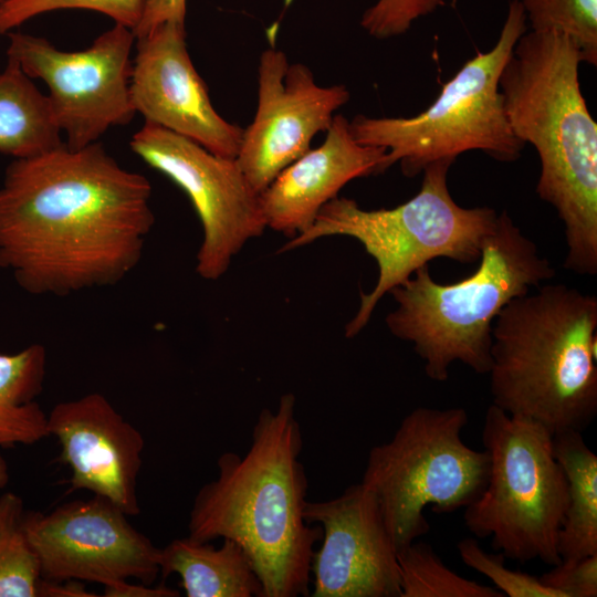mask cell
<instances>
[{
  "label": "cell",
  "mask_w": 597,
  "mask_h": 597,
  "mask_svg": "<svg viewBox=\"0 0 597 597\" xmlns=\"http://www.w3.org/2000/svg\"><path fill=\"white\" fill-rule=\"evenodd\" d=\"M46 350L32 344L14 354L0 353V447L33 444L49 436L41 394Z\"/></svg>",
  "instance_id": "21"
},
{
  "label": "cell",
  "mask_w": 597,
  "mask_h": 597,
  "mask_svg": "<svg viewBox=\"0 0 597 597\" xmlns=\"http://www.w3.org/2000/svg\"><path fill=\"white\" fill-rule=\"evenodd\" d=\"M23 527L45 580L105 588L128 579L151 585L160 573V548L100 496L67 502L46 514H25Z\"/></svg>",
  "instance_id": "12"
},
{
  "label": "cell",
  "mask_w": 597,
  "mask_h": 597,
  "mask_svg": "<svg viewBox=\"0 0 597 597\" xmlns=\"http://www.w3.org/2000/svg\"><path fill=\"white\" fill-rule=\"evenodd\" d=\"M104 596L107 597H178L179 591L166 586L150 587V585L130 584L128 580L117 585L105 587Z\"/></svg>",
  "instance_id": "30"
},
{
  "label": "cell",
  "mask_w": 597,
  "mask_h": 597,
  "mask_svg": "<svg viewBox=\"0 0 597 597\" xmlns=\"http://www.w3.org/2000/svg\"><path fill=\"white\" fill-rule=\"evenodd\" d=\"M258 84L256 113L243 128L235 159L252 188L261 193L311 148L317 133L329 128L334 112L350 94L343 84L320 86L306 65L289 63L285 53L275 48L261 54Z\"/></svg>",
  "instance_id": "13"
},
{
  "label": "cell",
  "mask_w": 597,
  "mask_h": 597,
  "mask_svg": "<svg viewBox=\"0 0 597 597\" xmlns=\"http://www.w3.org/2000/svg\"><path fill=\"white\" fill-rule=\"evenodd\" d=\"M302 447L295 396L285 394L275 410H261L243 457L227 451L218 458L217 478L199 489L189 513L193 541L228 538L241 546L263 597L311 593V564L323 532L304 516L308 482Z\"/></svg>",
  "instance_id": "2"
},
{
  "label": "cell",
  "mask_w": 597,
  "mask_h": 597,
  "mask_svg": "<svg viewBox=\"0 0 597 597\" xmlns=\"http://www.w3.org/2000/svg\"><path fill=\"white\" fill-rule=\"evenodd\" d=\"M304 516L323 532L311 596L400 597L397 549L370 490L358 483L332 500L307 501Z\"/></svg>",
  "instance_id": "14"
},
{
  "label": "cell",
  "mask_w": 597,
  "mask_h": 597,
  "mask_svg": "<svg viewBox=\"0 0 597 597\" xmlns=\"http://www.w3.org/2000/svg\"><path fill=\"white\" fill-rule=\"evenodd\" d=\"M443 4L444 0H377L363 13L360 25L377 39L399 35Z\"/></svg>",
  "instance_id": "27"
},
{
  "label": "cell",
  "mask_w": 597,
  "mask_h": 597,
  "mask_svg": "<svg viewBox=\"0 0 597 597\" xmlns=\"http://www.w3.org/2000/svg\"><path fill=\"white\" fill-rule=\"evenodd\" d=\"M187 0H142V13L135 36L146 35L158 25L169 22H184L186 19Z\"/></svg>",
  "instance_id": "29"
},
{
  "label": "cell",
  "mask_w": 597,
  "mask_h": 597,
  "mask_svg": "<svg viewBox=\"0 0 597 597\" xmlns=\"http://www.w3.org/2000/svg\"><path fill=\"white\" fill-rule=\"evenodd\" d=\"M482 442L490 473L481 495L464 509L465 526L476 538L521 563L562 561L558 535L568 505L566 475L553 451V434L541 423L491 405Z\"/></svg>",
  "instance_id": "8"
},
{
  "label": "cell",
  "mask_w": 597,
  "mask_h": 597,
  "mask_svg": "<svg viewBox=\"0 0 597 597\" xmlns=\"http://www.w3.org/2000/svg\"><path fill=\"white\" fill-rule=\"evenodd\" d=\"M164 577L176 574L187 597H263V586L245 552L232 540L220 547L189 536L159 552Z\"/></svg>",
  "instance_id": "18"
},
{
  "label": "cell",
  "mask_w": 597,
  "mask_h": 597,
  "mask_svg": "<svg viewBox=\"0 0 597 597\" xmlns=\"http://www.w3.org/2000/svg\"><path fill=\"white\" fill-rule=\"evenodd\" d=\"M95 11L133 31L142 13V0H10L0 8V34H8L27 21L56 10Z\"/></svg>",
  "instance_id": "25"
},
{
  "label": "cell",
  "mask_w": 597,
  "mask_h": 597,
  "mask_svg": "<svg viewBox=\"0 0 597 597\" xmlns=\"http://www.w3.org/2000/svg\"><path fill=\"white\" fill-rule=\"evenodd\" d=\"M48 432L61 446L73 489L107 500L127 516L139 514L137 481L145 441L104 395L56 404L48 413Z\"/></svg>",
  "instance_id": "16"
},
{
  "label": "cell",
  "mask_w": 597,
  "mask_h": 597,
  "mask_svg": "<svg viewBox=\"0 0 597 597\" xmlns=\"http://www.w3.org/2000/svg\"><path fill=\"white\" fill-rule=\"evenodd\" d=\"M130 97L145 122L185 136L211 153L235 158L243 128L221 117L186 44L184 22H165L136 38Z\"/></svg>",
  "instance_id": "15"
},
{
  "label": "cell",
  "mask_w": 597,
  "mask_h": 597,
  "mask_svg": "<svg viewBox=\"0 0 597 597\" xmlns=\"http://www.w3.org/2000/svg\"><path fill=\"white\" fill-rule=\"evenodd\" d=\"M493 405L553 436L583 431L597 413V298L545 284L512 298L492 326Z\"/></svg>",
  "instance_id": "4"
},
{
  "label": "cell",
  "mask_w": 597,
  "mask_h": 597,
  "mask_svg": "<svg viewBox=\"0 0 597 597\" xmlns=\"http://www.w3.org/2000/svg\"><path fill=\"white\" fill-rule=\"evenodd\" d=\"M578 46L554 32H525L499 82L514 135L537 151L538 197L564 224V268L597 273V124L582 94Z\"/></svg>",
  "instance_id": "3"
},
{
  "label": "cell",
  "mask_w": 597,
  "mask_h": 597,
  "mask_svg": "<svg viewBox=\"0 0 597 597\" xmlns=\"http://www.w3.org/2000/svg\"><path fill=\"white\" fill-rule=\"evenodd\" d=\"M151 186L98 142L13 159L0 184V268L32 295L118 284L154 223Z\"/></svg>",
  "instance_id": "1"
},
{
  "label": "cell",
  "mask_w": 597,
  "mask_h": 597,
  "mask_svg": "<svg viewBox=\"0 0 597 597\" xmlns=\"http://www.w3.org/2000/svg\"><path fill=\"white\" fill-rule=\"evenodd\" d=\"M563 597L597 596V555L580 559H562L538 577Z\"/></svg>",
  "instance_id": "28"
},
{
  "label": "cell",
  "mask_w": 597,
  "mask_h": 597,
  "mask_svg": "<svg viewBox=\"0 0 597 597\" xmlns=\"http://www.w3.org/2000/svg\"><path fill=\"white\" fill-rule=\"evenodd\" d=\"M130 149L189 197L203 238L197 253V273L216 281L235 254L266 228L258 193L235 158L216 155L198 143L145 122Z\"/></svg>",
  "instance_id": "11"
},
{
  "label": "cell",
  "mask_w": 597,
  "mask_h": 597,
  "mask_svg": "<svg viewBox=\"0 0 597 597\" xmlns=\"http://www.w3.org/2000/svg\"><path fill=\"white\" fill-rule=\"evenodd\" d=\"M468 420L461 407H418L370 449L360 483L374 493L397 551L428 533L426 507L452 513L485 489L490 457L464 443Z\"/></svg>",
  "instance_id": "9"
},
{
  "label": "cell",
  "mask_w": 597,
  "mask_h": 597,
  "mask_svg": "<svg viewBox=\"0 0 597 597\" xmlns=\"http://www.w3.org/2000/svg\"><path fill=\"white\" fill-rule=\"evenodd\" d=\"M96 594L88 591L78 580H40L39 597H93Z\"/></svg>",
  "instance_id": "31"
},
{
  "label": "cell",
  "mask_w": 597,
  "mask_h": 597,
  "mask_svg": "<svg viewBox=\"0 0 597 597\" xmlns=\"http://www.w3.org/2000/svg\"><path fill=\"white\" fill-rule=\"evenodd\" d=\"M555 274L534 241L503 210L470 276L441 284L428 265L421 266L389 292L397 307L386 324L394 336L413 345L431 380L446 381L454 362L489 374L495 317L512 298Z\"/></svg>",
  "instance_id": "5"
},
{
  "label": "cell",
  "mask_w": 597,
  "mask_h": 597,
  "mask_svg": "<svg viewBox=\"0 0 597 597\" xmlns=\"http://www.w3.org/2000/svg\"><path fill=\"white\" fill-rule=\"evenodd\" d=\"M400 597H503L491 586L451 570L432 546L413 541L397 551Z\"/></svg>",
  "instance_id": "22"
},
{
  "label": "cell",
  "mask_w": 597,
  "mask_h": 597,
  "mask_svg": "<svg viewBox=\"0 0 597 597\" xmlns=\"http://www.w3.org/2000/svg\"><path fill=\"white\" fill-rule=\"evenodd\" d=\"M10 0H0V8L6 4L7 2H9Z\"/></svg>",
  "instance_id": "33"
},
{
  "label": "cell",
  "mask_w": 597,
  "mask_h": 597,
  "mask_svg": "<svg viewBox=\"0 0 597 597\" xmlns=\"http://www.w3.org/2000/svg\"><path fill=\"white\" fill-rule=\"evenodd\" d=\"M457 548L462 562L488 577L504 596L563 597L559 591L544 585L538 577L509 569L505 566V556L501 552L484 551L478 538L465 537L459 541Z\"/></svg>",
  "instance_id": "26"
},
{
  "label": "cell",
  "mask_w": 597,
  "mask_h": 597,
  "mask_svg": "<svg viewBox=\"0 0 597 597\" xmlns=\"http://www.w3.org/2000/svg\"><path fill=\"white\" fill-rule=\"evenodd\" d=\"M24 516L18 495L0 496V597H39L40 568L24 532Z\"/></svg>",
  "instance_id": "23"
},
{
  "label": "cell",
  "mask_w": 597,
  "mask_h": 597,
  "mask_svg": "<svg viewBox=\"0 0 597 597\" xmlns=\"http://www.w3.org/2000/svg\"><path fill=\"white\" fill-rule=\"evenodd\" d=\"M9 481V469L4 458L0 454V490H2Z\"/></svg>",
  "instance_id": "32"
},
{
  "label": "cell",
  "mask_w": 597,
  "mask_h": 597,
  "mask_svg": "<svg viewBox=\"0 0 597 597\" xmlns=\"http://www.w3.org/2000/svg\"><path fill=\"white\" fill-rule=\"evenodd\" d=\"M386 149L359 144L349 121L335 115L321 146L284 168L260 193L266 228L293 238L350 180L384 172Z\"/></svg>",
  "instance_id": "17"
},
{
  "label": "cell",
  "mask_w": 597,
  "mask_h": 597,
  "mask_svg": "<svg viewBox=\"0 0 597 597\" xmlns=\"http://www.w3.org/2000/svg\"><path fill=\"white\" fill-rule=\"evenodd\" d=\"M7 60L29 77L42 80L66 146L83 148L111 128L132 122L134 31L114 25L81 51H62L49 40L19 31L8 34Z\"/></svg>",
  "instance_id": "10"
},
{
  "label": "cell",
  "mask_w": 597,
  "mask_h": 597,
  "mask_svg": "<svg viewBox=\"0 0 597 597\" xmlns=\"http://www.w3.org/2000/svg\"><path fill=\"white\" fill-rule=\"evenodd\" d=\"M526 29L520 1L511 0L495 45L465 62L428 108L413 117L357 115L349 121L354 138L385 148L384 171L399 163L407 177L436 161L453 163L469 150H481L499 161L516 160L525 144L510 126L499 82Z\"/></svg>",
  "instance_id": "7"
},
{
  "label": "cell",
  "mask_w": 597,
  "mask_h": 597,
  "mask_svg": "<svg viewBox=\"0 0 597 597\" xmlns=\"http://www.w3.org/2000/svg\"><path fill=\"white\" fill-rule=\"evenodd\" d=\"M453 163L436 161L423 169L419 192L390 209L365 210L354 199L335 197L325 203L314 222L293 237L280 253L329 235L358 240L378 265V279L369 293H360L355 316L345 327L353 338L394 287L437 258L462 264L480 260L485 239L494 231L499 213L490 207L464 208L452 198L447 177Z\"/></svg>",
  "instance_id": "6"
},
{
  "label": "cell",
  "mask_w": 597,
  "mask_h": 597,
  "mask_svg": "<svg viewBox=\"0 0 597 597\" xmlns=\"http://www.w3.org/2000/svg\"><path fill=\"white\" fill-rule=\"evenodd\" d=\"M531 31L561 33L578 46L582 61L597 64V0H519Z\"/></svg>",
  "instance_id": "24"
},
{
  "label": "cell",
  "mask_w": 597,
  "mask_h": 597,
  "mask_svg": "<svg viewBox=\"0 0 597 597\" xmlns=\"http://www.w3.org/2000/svg\"><path fill=\"white\" fill-rule=\"evenodd\" d=\"M61 135L48 95L7 60L0 72V153L32 157L60 146Z\"/></svg>",
  "instance_id": "20"
},
{
  "label": "cell",
  "mask_w": 597,
  "mask_h": 597,
  "mask_svg": "<svg viewBox=\"0 0 597 597\" xmlns=\"http://www.w3.org/2000/svg\"><path fill=\"white\" fill-rule=\"evenodd\" d=\"M553 451L568 483V505L558 535L562 559L597 555V455L582 431L553 436Z\"/></svg>",
  "instance_id": "19"
}]
</instances>
